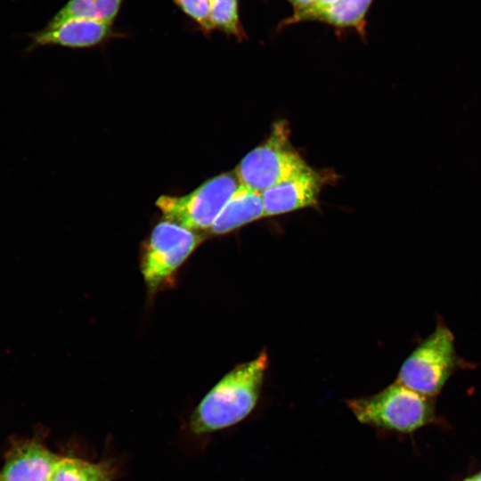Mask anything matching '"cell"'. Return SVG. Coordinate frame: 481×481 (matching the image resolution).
<instances>
[{
	"label": "cell",
	"instance_id": "cell-18",
	"mask_svg": "<svg viewBox=\"0 0 481 481\" xmlns=\"http://www.w3.org/2000/svg\"><path fill=\"white\" fill-rule=\"evenodd\" d=\"M464 481H481V472L467 478Z\"/></svg>",
	"mask_w": 481,
	"mask_h": 481
},
{
	"label": "cell",
	"instance_id": "cell-13",
	"mask_svg": "<svg viewBox=\"0 0 481 481\" xmlns=\"http://www.w3.org/2000/svg\"><path fill=\"white\" fill-rule=\"evenodd\" d=\"M50 481H110L105 469L78 459L61 458Z\"/></svg>",
	"mask_w": 481,
	"mask_h": 481
},
{
	"label": "cell",
	"instance_id": "cell-17",
	"mask_svg": "<svg viewBox=\"0 0 481 481\" xmlns=\"http://www.w3.org/2000/svg\"><path fill=\"white\" fill-rule=\"evenodd\" d=\"M294 7V12H299L306 9L313 2V0H289Z\"/></svg>",
	"mask_w": 481,
	"mask_h": 481
},
{
	"label": "cell",
	"instance_id": "cell-11",
	"mask_svg": "<svg viewBox=\"0 0 481 481\" xmlns=\"http://www.w3.org/2000/svg\"><path fill=\"white\" fill-rule=\"evenodd\" d=\"M122 3L123 0H69L46 26H55L73 19H86L112 24Z\"/></svg>",
	"mask_w": 481,
	"mask_h": 481
},
{
	"label": "cell",
	"instance_id": "cell-4",
	"mask_svg": "<svg viewBox=\"0 0 481 481\" xmlns=\"http://www.w3.org/2000/svg\"><path fill=\"white\" fill-rule=\"evenodd\" d=\"M461 366L454 336L447 326L439 323L405 359L396 381L418 394L433 397Z\"/></svg>",
	"mask_w": 481,
	"mask_h": 481
},
{
	"label": "cell",
	"instance_id": "cell-12",
	"mask_svg": "<svg viewBox=\"0 0 481 481\" xmlns=\"http://www.w3.org/2000/svg\"><path fill=\"white\" fill-rule=\"evenodd\" d=\"M372 0H339L336 4L320 13L319 20L338 28H352L364 35L365 15Z\"/></svg>",
	"mask_w": 481,
	"mask_h": 481
},
{
	"label": "cell",
	"instance_id": "cell-14",
	"mask_svg": "<svg viewBox=\"0 0 481 481\" xmlns=\"http://www.w3.org/2000/svg\"><path fill=\"white\" fill-rule=\"evenodd\" d=\"M210 20L213 30H220L238 40L245 38L239 17L238 0H210Z\"/></svg>",
	"mask_w": 481,
	"mask_h": 481
},
{
	"label": "cell",
	"instance_id": "cell-10",
	"mask_svg": "<svg viewBox=\"0 0 481 481\" xmlns=\"http://www.w3.org/2000/svg\"><path fill=\"white\" fill-rule=\"evenodd\" d=\"M263 216L265 215L261 192L240 184L221 210L208 233L226 234Z\"/></svg>",
	"mask_w": 481,
	"mask_h": 481
},
{
	"label": "cell",
	"instance_id": "cell-1",
	"mask_svg": "<svg viewBox=\"0 0 481 481\" xmlns=\"http://www.w3.org/2000/svg\"><path fill=\"white\" fill-rule=\"evenodd\" d=\"M265 353L236 366L200 401L191 418L196 434L219 430L248 417L257 404L267 368Z\"/></svg>",
	"mask_w": 481,
	"mask_h": 481
},
{
	"label": "cell",
	"instance_id": "cell-6",
	"mask_svg": "<svg viewBox=\"0 0 481 481\" xmlns=\"http://www.w3.org/2000/svg\"><path fill=\"white\" fill-rule=\"evenodd\" d=\"M240 185L235 172L224 173L206 181L186 195L160 196L156 205L164 219L198 232H208Z\"/></svg>",
	"mask_w": 481,
	"mask_h": 481
},
{
	"label": "cell",
	"instance_id": "cell-15",
	"mask_svg": "<svg viewBox=\"0 0 481 481\" xmlns=\"http://www.w3.org/2000/svg\"><path fill=\"white\" fill-rule=\"evenodd\" d=\"M174 3L204 35L214 31L210 20V0H174Z\"/></svg>",
	"mask_w": 481,
	"mask_h": 481
},
{
	"label": "cell",
	"instance_id": "cell-5",
	"mask_svg": "<svg viewBox=\"0 0 481 481\" xmlns=\"http://www.w3.org/2000/svg\"><path fill=\"white\" fill-rule=\"evenodd\" d=\"M309 167L290 143L287 122L280 120L268 138L241 159L235 173L240 184L262 192Z\"/></svg>",
	"mask_w": 481,
	"mask_h": 481
},
{
	"label": "cell",
	"instance_id": "cell-9",
	"mask_svg": "<svg viewBox=\"0 0 481 481\" xmlns=\"http://www.w3.org/2000/svg\"><path fill=\"white\" fill-rule=\"evenodd\" d=\"M61 457L35 442H25L10 453L0 481H50Z\"/></svg>",
	"mask_w": 481,
	"mask_h": 481
},
{
	"label": "cell",
	"instance_id": "cell-2",
	"mask_svg": "<svg viewBox=\"0 0 481 481\" xmlns=\"http://www.w3.org/2000/svg\"><path fill=\"white\" fill-rule=\"evenodd\" d=\"M346 404L362 424L402 433L413 432L435 417L432 397L397 381L371 396L347 400Z\"/></svg>",
	"mask_w": 481,
	"mask_h": 481
},
{
	"label": "cell",
	"instance_id": "cell-7",
	"mask_svg": "<svg viewBox=\"0 0 481 481\" xmlns=\"http://www.w3.org/2000/svg\"><path fill=\"white\" fill-rule=\"evenodd\" d=\"M111 23L86 19H73L29 34L27 53L42 46L89 48L118 37Z\"/></svg>",
	"mask_w": 481,
	"mask_h": 481
},
{
	"label": "cell",
	"instance_id": "cell-16",
	"mask_svg": "<svg viewBox=\"0 0 481 481\" xmlns=\"http://www.w3.org/2000/svg\"><path fill=\"white\" fill-rule=\"evenodd\" d=\"M339 0H313L312 4L299 12H294L283 24L290 25L304 20H314L316 16L328 10Z\"/></svg>",
	"mask_w": 481,
	"mask_h": 481
},
{
	"label": "cell",
	"instance_id": "cell-3",
	"mask_svg": "<svg viewBox=\"0 0 481 481\" xmlns=\"http://www.w3.org/2000/svg\"><path fill=\"white\" fill-rule=\"evenodd\" d=\"M205 236L164 219L151 230L141 249L140 268L151 295L174 286L178 269Z\"/></svg>",
	"mask_w": 481,
	"mask_h": 481
},
{
	"label": "cell",
	"instance_id": "cell-8",
	"mask_svg": "<svg viewBox=\"0 0 481 481\" xmlns=\"http://www.w3.org/2000/svg\"><path fill=\"white\" fill-rule=\"evenodd\" d=\"M322 176L311 167L261 192L265 216H277L317 204Z\"/></svg>",
	"mask_w": 481,
	"mask_h": 481
}]
</instances>
